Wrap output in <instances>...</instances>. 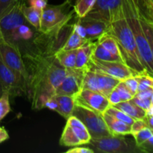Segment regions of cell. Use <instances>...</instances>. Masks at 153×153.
Segmentation results:
<instances>
[{
  "mask_svg": "<svg viewBox=\"0 0 153 153\" xmlns=\"http://www.w3.org/2000/svg\"><path fill=\"white\" fill-rule=\"evenodd\" d=\"M67 153H94V150L90 147H76L73 146L71 149H68Z\"/></svg>",
  "mask_w": 153,
  "mask_h": 153,
  "instance_id": "cell-40",
  "label": "cell"
},
{
  "mask_svg": "<svg viewBox=\"0 0 153 153\" xmlns=\"http://www.w3.org/2000/svg\"><path fill=\"white\" fill-rule=\"evenodd\" d=\"M97 42L100 44H101L105 49H107L108 52H110L111 53L123 60L122 55H121L120 52L119 48H118L117 43V42L115 41L113 37L108 35L107 34H105L104 35L102 36L100 38L97 40Z\"/></svg>",
  "mask_w": 153,
  "mask_h": 153,
  "instance_id": "cell-25",
  "label": "cell"
},
{
  "mask_svg": "<svg viewBox=\"0 0 153 153\" xmlns=\"http://www.w3.org/2000/svg\"><path fill=\"white\" fill-rule=\"evenodd\" d=\"M0 55L4 62L20 77L28 91V73L19 47L6 40L0 31ZM28 94V92H27Z\"/></svg>",
  "mask_w": 153,
  "mask_h": 153,
  "instance_id": "cell-6",
  "label": "cell"
},
{
  "mask_svg": "<svg viewBox=\"0 0 153 153\" xmlns=\"http://www.w3.org/2000/svg\"><path fill=\"white\" fill-rule=\"evenodd\" d=\"M72 115L83 123L89 131L91 138L111 135L102 114L76 104Z\"/></svg>",
  "mask_w": 153,
  "mask_h": 153,
  "instance_id": "cell-7",
  "label": "cell"
},
{
  "mask_svg": "<svg viewBox=\"0 0 153 153\" xmlns=\"http://www.w3.org/2000/svg\"><path fill=\"white\" fill-rule=\"evenodd\" d=\"M97 0H78L73 5V10L78 18H84L87 16L95 4Z\"/></svg>",
  "mask_w": 153,
  "mask_h": 153,
  "instance_id": "cell-26",
  "label": "cell"
},
{
  "mask_svg": "<svg viewBox=\"0 0 153 153\" xmlns=\"http://www.w3.org/2000/svg\"><path fill=\"white\" fill-rule=\"evenodd\" d=\"M138 6L142 16L149 22H153V5L151 0H138Z\"/></svg>",
  "mask_w": 153,
  "mask_h": 153,
  "instance_id": "cell-27",
  "label": "cell"
},
{
  "mask_svg": "<svg viewBox=\"0 0 153 153\" xmlns=\"http://www.w3.org/2000/svg\"><path fill=\"white\" fill-rule=\"evenodd\" d=\"M76 102L74 97L65 95H55L47 100L44 108H48L56 111L65 119H68L73 114Z\"/></svg>",
  "mask_w": 153,
  "mask_h": 153,
  "instance_id": "cell-17",
  "label": "cell"
},
{
  "mask_svg": "<svg viewBox=\"0 0 153 153\" xmlns=\"http://www.w3.org/2000/svg\"><path fill=\"white\" fill-rule=\"evenodd\" d=\"M73 7L67 1L58 5L47 4L42 10L40 26L39 31L47 33L62 24L70 22L75 13Z\"/></svg>",
  "mask_w": 153,
  "mask_h": 153,
  "instance_id": "cell-4",
  "label": "cell"
},
{
  "mask_svg": "<svg viewBox=\"0 0 153 153\" xmlns=\"http://www.w3.org/2000/svg\"><path fill=\"white\" fill-rule=\"evenodd\" d=\"M92 57L97 58V59L102 60V61H119V62L124 63L121 58H118V57L115 56L113 54L111 53L110 52L105 49L101 44L97 42L96 43L95 47H94V52H93ZM125 64V63H124Z\"/></svg>",
  "mask_w": 153,
  "mask_h": 153,
  "instance_id": "cell-24",
  "label": "cell"
},
{
  "mask_svg": "<svg viewBox=\"0 0 153 153\" xmlns=\"http://www.w3.org/2000/svg\"><path fill=\"white\" fill-rule=\"evenodd\" d=\"M102 117L111 135L126 136L131 134V125L126 123L105 112L102 114Z\"/></svg>",
  "mask_w": 153,
  "mask_h": 153,
  "instance_id": "cell-18",
  "label": "cell"
},
{
  "mask_svg": "<svg viewBox=\"0 0 153 153\" xmlns=\"http://www.w3.org/2000/svg\"><path fill=\"white\" fill-rule=\"evenodd\" d=\"M76 105L85 106L102 114L111 105L108 97L100 93L88 89H82L75 97Z\"/></svg>",
  "mask_w": 153,
  "mask_h": 153,
  "instance_id": "cell-15",
  "label": "cell"
},
{
  "mask_svg": "<svg viewBox=\"0 0 153 153\" xmlns=\"http://www.w3.org/2000/svg\"><path fill=\"white\" fill-rule=\"evenodd\" d=\"M112 106L120 109L134 120L144 119L146 116V111L137 106L131 100L128 101L120 102L118 104Z\"/></svg>",
  "mask_w": 153,
  "mask_h": 153,
  "instance_id": "cell-20",
  "label": "cell"
},
{
  "mask_svg": "<svg viewBox=\"0 0 153 153\" xmlns=\"http://www.w3.org/2000/svg\"><path fill=\"white\" fill-rule=\"evenodd\" d=\"M122 9L134 35L142 64L148 75L153 77V58L140 22L138 0H122Z\"/></svg>",
  "mask_w": 153,
  "mask_h": 153,
  "instance_id": "cell-3",
  "label": "cell"
},
{
  "mask_svg": "<svg viewBox=\"0 0 153 153\" xmlns=\"http://www.w3.org/2000/svg\"><path fill=\"white\" fill-rule=\"evenodd\" d=\"M105 113L111 115V116L117 118V119L123 121V122L129 124V125H131L134 121V120L131 118V117H129L126 114L123 112L122 111H120V109L114 107L112 105L109 106L105 110Z\"/></svg>",
  "mask_w": 153,
  "mask_h": 153,
  "instance_id": "cell-28",
  "label": "cell"
},
{
  "mask_svg": "<svg viewBox=\"0 0 153 153\" xmlns=\"http://www.w3.org/2000/svg\"><path fill=\"white\" fill-rule=\"evenodd\" d=\"M120 82L115 78L87 67L82 82V89H88L108 97Z\"/></svg>",
  "mask_w": 153,
  "mask_h": 153,
  "instance_id": "cell-9",
  "label": "cell"
},
{
  "mask_svg": "<svg viewBox=\"0 0 153 153\" xmlns=\"http://www.w3.org/2000/svg\"><path fill=\"white\" fill-rule=\"evenodd\" d=\"M46 1H48V0H46Z\"/></svg>",
  "mask_w": 153,
  "mask_h": 153,
  "instance_id": "cell-48",
  "label": "cell"
},
{
  "mask_svg": "<svg viewBox=\"0 0 153 153\" xmlns=\"http://www.w3.org/2000/svg\"><path fill=\"white\" fill-rule=\"evenodd\" d=\"M26 4H28L29 6L34 7L35 8L43 10L45 6L47 4V1L46 0H27Z\"/></svg>",
  "mask_w": 153,
  "mask_h": 153,
  "instance_id": "cell-38",
  "label": "cell"
},
{
  "mask_svg": "<svg viewBox=\"0 0 153 153\" xmlns=\"http://www.w3.org/2000/svg\"><path fill=\"white\" fill-rule=\"evenodd\" d=\"M87 67L111 76L120 81H124L128 78L136 76L135 73L124 63L102 61L94 57L91 58Z\"/></svg>",
  "mask_w": 153,
  "mask_h": 153,
  "instance_id": "cell-10",
  "label": "cell"
},
{
  "mask_svg": "<svg viewBox=\"0 0 153 153\" xmlns=\"http://www.w3.org/2000/svg\"><path fill=\"white\" fill-rule=\"evenodd\" d=\"M22 13L25 20L37 30L40 29V19H41L42 10L35 8L31 6L24 4L21 7Z\"/></svg>",
  "mask_w": 153,
  "mask_h": 153,
  "instance_id": "cell-22",
  "label": "cell"
},
{
  "mask_svg": "<svg viewBox=\"0 0 153 153\" xmlns=\"http://www.w3.org/2000/svg\"><path fill=\"white\" fill-rule=\"evenodd\" d=\"M21 7V4L15 5L0 18V31L4 38H7L13 31L26 22Z\"/></svg>",
  "mask_w": 153,
  "mask_h": 153,
  "instance_id": "cell-16",
  "label": "cell"
},
{
  "mask_svg": "<svg viewBox=\"0 0 153 153\" xmlns=\"http://www.w3.org/2000/svg\"><path fill=\"white\" fill-rule=\"evenodd\" d=\"M88 144L94 152L131 153L142 151L136 143L134 144L123 135H109L91 138Z\"/></svg>",
  "mask_w": 153,
  "mask_h": 153,
  "instance_id": "cell-5",
  "label": "cell"
},
{
  "mask_svg": "<svg viewBox=\"0 0 153 153\" xmlns=\"http://www.w3.org/2000/svg\"><path fill=\"white\" fill-rule=\"evenodd\" d=\"M106 34L114 39L117 43L123 62L136 75L147 73L140 60L132 31L124 16L111 22Z\"/></svg>",
  "mask_w": 153,
  "mask_h": 153,
  "instance_id": "cell-2",
  "label": "cell"
},
{
  "mask_svg": "<svg viewBox=\"0 0 153 153\" xmlns=\"http://www.w3.org/2000/svg\"><path fill=\"white\" fill-rule=\"evenodd\" d=\"M146 127H147V124L145 119L134 120V123L131 125V134L132 136L134 135L136 133Z\"/></svg>",
  "mask_w": 153,
  "mask_h": 153,
  "instance_id": "cell-35",
  "label": "cell"
},
{
  "mask_svg": "<svg viewBox=\"0 0 153 153\" xmlns=\"http://www.w3.org/2000/svg\"><path fill=\"white\" fill-rule=\"evenodd\" d=\"M91 136L83 123L76 117L71 115L67 120V123L60 138V144L67 147L88 144Z\"/></svg>",
  "mask_w": 153,
  "mask_h": 153,
  "instance_id": "cell-8",
  "label": "cell"
},
{
  "mask_svg": "<svg viewBox=\"0 0 153 153\" xmlns=\"http://www.w3.org/2000/svg\"><path fill=\"white\" fill-rule=\"evenodd\" d=\"M27 0H0V18L17 4H26Z\"/></svg>",
  "mask_w": 153,
  "mask_h": 153,
  "instance_id": "cell-32",
  "label": "cell"
},
{
  "mask_svg": "<svg viewBox=\"0 0 153 153\" xmlns=\"http://www.w3.org/2000/svg\"><path fill=\"white\" fill-rule=\"evenodd\" d=\"M151 102H152V104H153V94H152V97H151Z\"/></svg>",
  "mask_w": 153,
  "mask_h": 153,
  "instance_id": "cell-46",
  "label": "cell"
},
{
  "mask_svg": "<svg viewBox=\"0 0 153 153\" xmlns=\"http://www.w3.org/2000/svg\"><path fill=\"white\" fill-rule=\"evenodd\" d=\"M108 100L109 102H110L111 105H115L120 103L121 101V99L120 97L119 94H118L117 91L115 89H114L110 93V94L108 97Z\"/></svg>",
  "mask_w": 153,
  "mask_h": 153,
  "instance_id": "cell-37",
  "label": "cell"
},
{
  "mask_svg": "<svg viewBox=\"0 0 153 153\" xmlns=\"http://www.w3.org/2000/svg\"><path fill=\"white\" fill-rule=\"evenodd\" d=\"M86 68L67 69L65 77L56 89L55 94L76 97V94L82 90Z\"/></svg>",
  "mask_w": 153,
  "mask_h": 153,
  "instance_id": "cell-14",
  "label": "cell"
},
{
  "mask_svg": "<svg viewBox=\"0 0 153 153\" xmlns=\"http://www.w3.org/2000/svg\"><path fill=\"white\" fill-rule=\"evenodd\" d=\"M0 84L10 96L27 94V88L19 76L10 68L0 55Z\"/></svg>",
  "mask_w": 153,
  "mask_h": 153,
  "instance_id": "cell-13",
  "label": "cell"
},
{
  "mask_svg": "<svg viewBox=\"0 0 153 153\" xmlns=\"http://www.w3.org/2000/svg\"><path fill=\"white\" fill-rule=\"evenodd\" d=\"M86 16L111 23L124 16L122 0H97Z\"/></svg>",
  "mask_w": 153,
  "mask_h": 153,
  "instance_id": "cell-11",
  "label": "cell"
},
{
  "mask_svg": "<svg viewBox=\"0 0 153 153\" xmlns=\"http://www.w3.org/2000/svg\"><path fill=\"white\" fill-rule=\"evenodd\" d=\"M140 22H141L142 28L144 31L145 36L146 37L148 43H149V48L153 58V22H149L146 20L140 13Z\"/></svg>",
  "mask_w": 153,
  "mask_h": 153,
  "instance_id": "cell-29",
  "label": "cell"
},
{
  "mask_svg": "<svg viewBox=\"0 0 153 153\" xmlns=\"http://www.w3.org/2000/svg\"><path fill=\"white\" fill-rule=\"evenodd\" d=\"M28 73V94L33 109L44 108L47 100L55 91L66 76L67 69L54 55H43L37 52L22 55Z\"/></svg>",
  "mask_w": 153,
  "mask_h": 153,
  "instance_id": "cell-1",
  "label": "cell"
},
{
  "mask_svg": "<svg viewBox=\"0 0 153 153\" xmlns=\"http://www.w3.org/2000/svg\"><path fill=\"white\" fill-rule=\"evenodd\" d=\"M77 17V16H76ZM111 23L101 19L85 16L78 18L73 23V28L89 41H97L99 38L106 34Z\"/></svg>",
  "mask_w": 153,
  "mask_h": 153,
  "instance_id": "cell-12",
  "label": "cell"
},
{
  "mask_svg": "<svg viewBox=\"0 0 153 153\" xmlns=\"http://www.w3.org/2000/svg\"><path fill=\"white\" fill-rule=\"evenodd\" d=\"M9 138V134L4 127H0V143Z\"/></svg>",
  "mask_w": 153,
  "mask_h": 153,
  "instance_id": "cell-41",
  "label": "cell"
},
{
  "mask_svg": "<svg viewBox=\"0 0 153 153\" xmlns=\"http://www.w3.org/2000/svg\"><path fill=\"white\" fill-rule=\"evenodd\" d=\"M96 43L97 41H88L83 46L78 49L75 68H86L90 59L93 55Z\"/></svg>",
  "mask_w": 153,
  "mask_h": 153,
  "instance_id": "cell-19",
  "label": "cell"
},
{
  "mask_svg": "<svg viewBox=\"0 0 153 153\" xmlns=\"http://www.w3.org/2000/svg\"><path fill=\"white\" fill-rule=\"evenodd\" d=\"M114 89L117 91L122 102L128 101L134 97V96L131 94V93L128 91L127 87L126 86L123 81H120Z\"/></svg>",
  "mask_w": 153,
  "mask_h": 153,
  "instance_id": "cell-33",
  "label": "cell"
},
{
  "mask_svg": "<svg viewBox=\"0 0 153 153\" xmlns=\"http://www.w3.org/2000/svg\"><path fill=\"white\" fill-rule=\"evenodd\" d=\"M153 94V88H148L143 91H138L134 97L139 99H151Z\"/></svg>",
  "mask_w": 153,
  "mask_h": 153,
  "instance_id": "cell-39",
  "label": "cell"
},
{
  "mask_svg": "<svg viewBox=\"0 0 153 153\" xmlns=\"http://www.w3.org/2000/svg\"><path fill=\"white\" fill-rule=\"evenodd\" d=\"M123 82L128 91L131 93V94L133 96L135 95L137 92V89H138V81H137L136 76H134L128 78V79H125Z\"/></svg>",
  "mask_w": 153,
  "mask_h": 153,
  "instance_id": "cell-34",
  "label": "cell"
},
{
  "mask_svg": "<svg viewBox=\"0 0 153 153\" xmlns=\"http://www.w3.org/2000/svg\"><path fill=\"white\" fill-rule=\"evenodd\" d=\"M4 91H5V90H4V88H3L2 85H1V84H0V97H1V96L2 95L3 93H4Z\"/></svg>",
  "mask_w": 153,
  "mask_h": 153,
  "instance_id": "cell-45",
  "label": "cell"
},
{
  "mask_svg": "<svg viewBox=\"0 0 153 153\" xmlns=\"http://www.w3.org/2000/svg\"><path fill=\"white\" fill-rule=\"evenodd\" d=\"M78 49H72V50L58 49L55 53L54 56L57 61L66 69L75 68Z\"/></svg>",
  "mask_w": 153,
  "mask_h": 153,
  "instance_id": "cell-21",
  "label": "cell"
},
{
  "mask_svg": "<svg viewBox=\"0 0 153 153\" xmlns=\"http://www.w3.org/2000/svg\"><path fill=\"white\" fill-rule=\"evenodd\" d=\"M153 115V104L151 105L149 108L146 111V116H152Z\"/></svg>",
  "mask_w": 153,
  "mask_h": 153,
  "instance_id": "cell-43",
  "label": "cell"
},
{
  "mask_svg": "<svg viewBox=\"0 0 153 153\" xmlns=\"http://www.w3.org/2000/svg\"><path fill=\"white\" fill-rule=\"evenodd\" d=\"M144 119L147 124V127H149L153 131V115L152 116H146Z\"/></svg>",
  "mask_w": 153,
  "mask_h": 153,
  "instance_id": "cell-42",
  "label": "cell"
},
{
  "mask_svg": "<svg viewBox=\"0 0 153 153\" xmlns=\"http://www.w3.org/2000/svg\"><path fill=\"white\" fill-rule=\"evenodd\" d=\"M10 111V94L7 91H4L0 97V120L4 119Z\"/></svg>",
  "mask_w": 153,
  "mask_h": 153,
  "instance_id": "cell-30",
  "label": "cell"
},
{
  "mask_svg": "<svg viewBox=\"0 0 153 153\" xmlns=\"http://www.w3.org/2000/svg\"><path fill=\"white\" fill-rule=\"evenodd\" d=\"M153 134V131L149 127H146V128H143L140 131H139L138 132L136 133L134 135H133L134 137V140H135V143L139 148L141 145H143V143H146L150 137Z\"/></svg>",
  "mask_w": 153,
  "mask_h": 153,
  "instance_id": "cell-31",
  "label": "cell"
},
{
  "mask_svg": "<svg viewBox=\"0 0 153 153\" xmlns=\"http://www.w3.org/2000/svg\"><path fill=\"white\" fill-rule=\"evenodd\" d=\"M131 100H132L137 106L141 108L142 109L145 110L146 111L149 108V107H150L151 105H152L151 99H139L134 97L131 99Z\"/></svg>",
  "mask_w": 153,
  "mask_h": 153,
  "instance_id": "cell-36",
  "label": "cell"
},
{
  "mask_svg": "<svg viewBox=\"0 0 153 153\" xmlns=\"http://www.w3.org/2000/svg\"><path fill=\"white\" fill-rule=\"evenodd\" d=\"M89 40H86L82 37L74 28H73V31H71L69 35L68 38L67 39L64 44L60 49L63 50H72V49H77L83 46L85 43Z\"/></svg>",
  "mask_w": 153,
  "mask_h": 153,
  "instance_id": "cell-23",
  "label": "cell"
},
{
  "mask_svg": "<svg viewBox=\"0 0 153 153\" xmlns=\"http://www.w3.org/2000/svg\"><path fill=\"white\" fill-rule=\"evenodd\" d=\"M66 1H68V2L70 3V4H71V5L73 6V5H74V4H76V2H77L78 0H66Z\"/></svg>",
  "mask_w": 153,
  "mask_h": 153,
  "instance_id": "cell-44",
  "label": "cell"
},
{
  "mask_svg": "<svg viewBox=\"0 0 153 153\" xmlns=\"http://www.w3.org/2000/svg\"><path fill=\"white\" fill-rule=\"evenodd\" d=\"M151 2H152V5H153V0H151Z\"/></svg>",
  "mask_w": 153,
  "mask_h": 153,
  "instance_id": "cell-47",
  "label": "cell"
}]
</instances>
